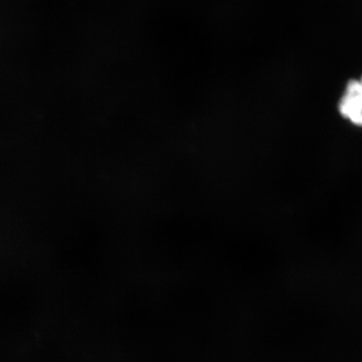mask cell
Returning <instances> with one entry per match:
<instances>
[{
    "mask_svg": "<svg viewBox=\"0 0 362 362\" xmlns=\"http://www.w3.org/2000/svg\"><path fill=\"white\" fill-rule=\"evenodd\" d=\"M339 112L350 122L362 127V77L347 84L339 102Z\"/></svg>",
    "mask_w": 362,
    "mask_h": 362,
    "instance_id": "6da1fadb",
    "label": "cell"
}]
</instances>
